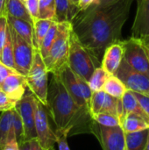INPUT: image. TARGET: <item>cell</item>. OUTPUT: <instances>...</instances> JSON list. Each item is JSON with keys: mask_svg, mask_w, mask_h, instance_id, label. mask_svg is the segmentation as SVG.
I'll return each mask as SVG.
<instances>
[{"mask_svg": "<svg viewBox=\"0 0 149 150\" xmlns=\"http://www.w3.org/2000/svg\"><path fill=\"white\" fill-rule=\"evenodd\" d=\"M91 118L96 123H97L98 125L104 126V127H112L120 126L119 117H117L115 115H112L111 113L100 112V113H97L96 115L91 116Z\"/></svg>", "mask_w": 149, "mask_h": 150, "instance_id": "29", "label": "cell"}, {"mask_svg": "<svg viewBox=\"0 0 149 150\" xmlns=\"http://www.w3.org/2000/svg\"><path fill=\"white\" fill-rule=\"evenodd\" d=\"M137 1H138V0H137Z\"/></svg>", "mask_w": 149, "mask_h": 150, "instance_id": "50", "label": "cell"}, {"mask_svg": "<svg viewBox=\"0 0 149 150\" xmlns=\"http://www.w3.org/2000/svg\"><path fill=\"white\" fill-rule=\"evenodd\" d=\"M16 73H18L16 70H14V69H11V68L7 67V66H5L0 62V86L10 75L16 74Z\"/></svg>", "mask_w": 149, "mask_h": 150, "instance_id": "36", "label": "cell"}, {"mask_svg": "<svg viewBox=\"0 0 149 150\" xmlns=\"http://www.w3.org/2000/svg\"><path fill=\"white\" fill-rule=\"evenodd\" d=\"M96 1H97V0H79L78 6H79L80 11H85V10H87L90 5H92L93 4H95Z\"/></svg>", "mask_w": 149, "mask_h": 150, "instance_id": "38", "label": "cell"}, {"mask_svg": "<svg viewBox=\"0 0 149 150\" xmlns=\"http://www.w3.org/2000/svg\"><path fill=\"white\" fill-rule=\"evenodd\" d=\"M123 58L124 42L119 40L106 47L103 54L101 67L108 73V75H114L118 70Z\"/></svg>", "mask_w": 149, "mask_h": 150, "instance_id": "14", "label": "cell"}, {"mask_svg": "<svg viewBox=\"0 0 149 150\" xmlns=\"http://www.w3.org/2000/svg\"><path fill=\"white\" fill-rule=\"evenodd\" d=\"M34 125L36 138L40 146L45 150H54L56 135L50 126L47 109L37 98L34 102Z\"/></svg>", "mask_w": 149, "mask_h": 150, "instance_id": "6", "label": "cell"}, {"mask_svg": "<svg viewBox=\"0 0 149 150\" xmlns=\"http://www.w3.org/2000/svg\"><path fill=\"white\" fill-rule=\"evenodd\" d=\"M148 129L125 134L126 150H145Z\"/></svg>", "mask_w": 149, "mask_h": 150, "instance_id": "20", "label": "cell"}, {"mask_svg": "<svg viewBox=\"0 0 149 150\" xmlns=\"http://www.w3.org/2000/svg\"><path fill=\"white\" fill-rule=\"evenodd\" d=\"M7 26H8L7 16H0V57H1L2 49H3L5 39H6Z\"/></svg>", "mask_w": 149, "mask_h": 150, "instance_id": "33", "label": "cell"}, {"mask_svg": "<svg viewBox=\"0 0 149 150\" xmlns=\"http://www.w3.org/2000/svg\"><path fill=\"white\" fill-rule=\"evenodd\" d=\"M133 0H119L106 6L90 5L72 20V29L82 45L98 61L107 47L120 40Z\"/></svg>", "mask_w": 149, "mask_h": 150, "instance_id": "1", "label": "cell"}, {"mask_svg": "<svg viewBox=\"0 0 149 150\" xmlns=\"http://www.w3.org/2000/svg\"><path fill=\"white\" fill-rule=\"evenodd\" d=\"M48 74L40 53L35 50L32 66L25 78L29 91L45 106H47Z\"/></svg>", "mask_w": 149, "mask_h": 150, "instance_id": "5", "label": "cell"}, {"mask_svg": "<svg viewBox=\"0 0 149 150\" xmlns=\"http://www.w3.org/2000/svg\"><path fill=\"white\" fill-rule=\"evenodd\" d=\"M0 150H2V149H1V148H0Z\"/></svg>", "mask_w": 149, "mask_h": 150, "instance_id": "48", "label": "cell"}, {"mask_svg": "<svg viewBox=\"0 0 149 150\" xmlns=\"http://www.w3.org/2000/svg\"><path fill=\"white\" fill-rule=\"evenodd\" d=\"M124 60L135 71L149 76V62L141 40L129 38L124 40Z\"/></svg>", "mask_w": 149, "mask_h": 150, "instance_id": "8", "label": "cell"}, {"mask_svg": "<svg viewBox=\"0 0 149 150\" xmlns=\"http://www.w3.org/2000/svg\"><path fill=\"white\" fill-rule=\"evenodd\" d=\"M17 101L9 98L4 91L0 90V112L14 109Z\"/></svg>", "mask_w": 149, "mask_h": 150, "instance_id": "31", "label": "cell"}, {"mask_svg": "<svg viewBox=\"0 0 149 150\" xmlns=\"http://www.w3.org/2000/svg\"><path fill=\"white\" fill-rule=\"evenodd\" d=\"M30 142V150H45L40 144L37 138H33L29 141Z\"/></svg>", "mask_w": 149, "mask_h": 150, "instance_id": "40", "label": "cell"}, {"mask_svg": "<svg viewBox=\"0 0 149 150\" xmlns=\"http://www.w3.org/2000/svg\"><path fill=\"white\" fill-rule=\"evenodd\" d=\"M103 91L115 98L121 99L124 93L126 91V88L122 81L115 75H109L103 87Z\"/></svg>", "mask_w": 149, "mask_h": 150, "instance_id": "23", "label": "cell"}, {"mask_svg": "<svg viewBox=\"0 0 149 150\" xmlns=\"http://www.w3.org/2000/svg\"><path fill=\"white\" fill-rule=\"evenodd\" d=\"M19 150H30V142L29 141H24L18 144Z\"/></svg>", "mask_w": 149, "mask_h": 150, "instance_id": "42", "label": "cell"}, {"mask_svg": "<svg viewBox=\"0 0 149 150\" xmlns=\"http://www.w3.org/2000/svg\"><path fill=\"white\" fill-rule=\"evenodd\" d=\"M119 0H97L95 2V4H93V5L97 6V7H106L109 5H112L117 2H119Z\"/></svg>", "mask_w": 149, "mask_h": 150, "instance_id": "39", "label": "cell"}, {"mask_svg": "<svg viewBox=\"0 0 149 150\" xmlns=\"http://www.w3.org/2000/svg\"><path fill=\"white\" fill-rule=\"evenodd\" d=\"M74 5H76V6H78V3H79V0H69ZM79 7V6H78Z\"/></svg>", "mask_w": 149, "mask_h": 150, "instance_id": "45", "label": "cell"}, {"mask_svg": "<svg viewBox=\"0 0 149 150\" xmlns=\"http://www.w3.org/2000/svg\"><path fill=\"white\" fill-rule=\"evenodd\" d=\"M51 75L46 107L55 125V131L66 133L68 135L91 134L93 120L90 113L83 111L76 104L58 75Z\"/></svg>", "mask_w": 149, "mask_h": 150, "instance_id": "2", "label": "cell"}, {"mask_svg": "<svg viewBox=\"0 0 149 150\" xmlns=\"http://www.w3.org/2000/svg\"><path fill=\"white\" fill-rule=\"evenodd\" d=\"M0 62L4 65L15 69V63H14V58H13V52H12V43H11V33L9 31V28L7 26V33H6V39L2 49V54L0 57Z\"/></svg>", "mask_w": 149, "mask_h": 150, "instance_id": "26", "label": "cell"}, {"mask_svg": "<svg viewBox=\"0 0 149 150\" xmlns=\"http://www.w3.org/2000/svg\"><path fill=\"white\" fill-rule=\"evenodd\" d=\"M54 20L52 19H37L33 22V47L39 50L44 37Z\"/></svg>", "mask_w": 149, "mask_h": 150, "instance_id": "24", "label": "cell"}, {"mask_svg": "<svg viewBox=\"0 0 149 150\" xmlns=\"http://www.w3.org/2000/svg\"><path fill=\"white\" fill-rule=\"evenodd\" d=\"M145 150H149V129H148V140H147V145Z\"/></svg>", "mask_w": 149, "mask_h": 150, "instance_id": "44", "label": "cell"}, {"mask_svg": "<svg viewBox=\"0 0 149 150\" xmlns=\"http://www.w3.org/2000/svg\"><path fill=\"white\" fill-rule=\"evenodd\" d=\"M6 11L7 16L23 19L32 24L33 26L32 19L31 18L29 12L27 11L25 3L21 0H6Z\"/></svg>", "mask_w": 149, "mask_h": 150, "instance_id": "22", "label": "cell"}, {"mask_svg": "<svg viewBox=\"0 0 149 150\" xmlns=\"http://www.w3.org/2000/svg\"><path fill=\"white\" fill-rule=\"evenodd\" d=\"M108 76V73L102 67H97L88 81L91 91L96 92L103 91V87Z\"/></svg>", "mask_w": 149, "mask_h": 150, "instance_id": "25", "label": "cell"}, {"mask_svg": "<svg viewBox=\"0 0 149 150\" xmlns=\"http://www.w3.org/2000/svg\"><path fill=\"white\" fill-rule=\"evenodd\" d=\"M0 16H7L6 0H0Z\"/></svg>", "mask_w": 149, "mask_h": 150, "instance_id": "41", "label": "cell"}, {"mask_svg": "<svg viewBox=\"0 0 149 150\" xmlns=\"http://www.w3.org/2000/svg\"><path fill=\"white\" fill-rule=\"evenodd\" d=\"M133 94H134L141 108L142 109L144 113L148 117L149 119V97L139 94V93H135V92H133Z\"/></svg>", "mask_w": 149, "mask_h": 150, "instance_id": "35", "label": "cell"}, {"mask_svg": "<svg viewBox=\"0 0 149 150\" xmlns=\"http://www.w3.org/2000/svg\"><path fill=\"white\" fill-rule=\"evenodd\" d=\"M72 29L70 22L58 23L57 35L47 55L43 58L47 70L50 74H57L68 59L69 33Z\"/></svg>", "mask_w": 149, "mask_h": 150, "instance_id": "4", "label": "cell"}, {"mask_svg": "<svg viewBox=\"0 0 149 150\" xmlns=\"http://www.w3.org/2000/svg\"><path fill=\"white\" fill-rule=\"evenodd\" d=\"M131 37L142 41L149 37V0H138Z\"/></svg>", "mask_w": 149, "mask_h": 150, "instance_id": "13", "label": "cell"}, {"mask_svg": "<svg viewBox=\"0 0 149 150\" xmlns=\"http://www.w3.org/2000/svg\"></svg>", "mask_w": 149, "mask_h": 150, "instance_id": "49", "label": "cell"}, {"mask_svg": "<svg viewBox=\"0 0 149 150\" xmlns=\"http://www.w3.org/2000/svg\"><path fill=\"white\" fill-rule=\"evenodd\" d=\"M21 1H22V2H24V3L25 2V0H21Z\"/></svg>", "mask_w": 149, "mask_h": 150, "instance_id": "47", "label": "cell"}, {"mask_svg": "<svg viewBox=\"0 0 149 150\" xmlns=\"http://www.w3.org/2000/svg\"><path fill=\"white\" fill-rule=\"evenodd\" d=\"M55 3V18L57 23L72 22L79 13L78 6L74 5L69 0H54Z\"/></svg>", "mask_w": 149, "mask_h": 150, "instance_id": "17", "label": "cell"}, {"mask_svg": "<svg viewBox=\"0 0 149 150\" xmlns=\"http://www.w3.org/2000/svg\"><path fill=\"white\" fill-rule=\"evenodd\" d=\"M120 102H121V112L119 117V122L124 117H126L128 114H136L143 118L149 124L148 117L144 113V112L141 108L133 91L126 90V91L124 93L123 97L121 98Z\"/></svg>", "mask_w": 149, "mask_h": 150, "instance_id": "16", "label": "cell"}, {"mask_svg": "<svg viewBox=\"0 0 149 150\" xmlns=\"http://www.w3.org/2000/svg\"><path fill=\"white\" fill-rule=\"evenodd\" d=\"M12 110L0 112V148L11 139H16L12 130Z\"/></svg>", "mask_w": 149, "mask_h": 150, "instance_id": "19", "label": "cell"}, {"mask_svg": "<svg viewBox=\"0 0 149 150\" xmlns=\"http://www.w3.org/2000/svg\"><path fill=\"white\" fill-rule=\"evenodd\" d=\"M8 28L11 38L15 69L20 75L26 76L32 66L33 54L36 49L23 40L9 24Z\"/></svg>", "mask_w": 149, "mask_h": 150, "instance_id": "7", "label": "cell"}, {"mask_svg": "<svg viewBox=\"0 0 149 150\" xmlns=\"http://www.w3.org/2000/svg\"><path fill=\"white\" fill-rule=\"evenodd\" d=\"M7 21L23 40L33 47V26L32 24L11 16H7Z\"/></svg>", "mask_w": 149, "mask_h": 150, "instance_id": "18", "label": "cell"}, {"mask_svg": "<svg viewBox=\"0 0 149 150\" xmlns=\"http://www.w3.org/2000/svg\"><path fill=\"white\" fill-rule=\"evenodd\" d=\"M0 90L11 99L18 101L27 90L26 78L18 73L11 74L1 84Z\"/></svg>", "mask_w": 149, "mask_h": 150, "instance_id": "15", "label": "cell"}, {"mask_svg": "<svg viewBox=\"0 0 149 150\" xmlns=\"http://www.w3.org/2000/svg\"><path fill=\"white\" fill-rule=\"evenodd\" d=\"M25 5L32 22L37 20L39 16V0H25Z\"/></svg>", "mask_w": 149, "mask_h": 150, "instance_id": "32", "label": "cell"}, {"mask_svg": "<svg viewBox=\"0 0 149 150\" xmlns=\"http://www.w3.org/2000/svg\"><path fill=\"white\" fill-rule=\"evenodd\" d=\"M55 75H58L61 83H63L66 90L68 91V92L69 93L71 98L74 99L76 104L83 111L90 112V109H89V107H88V105H87V104H86V102L83 97L80 86L78 84L76 75L71 70L68 64H66Z\"/></svg>", "mask_w": 149, "mask_h": 150, "instance_id": "12", "label": "cell"}, {"mask_svg": "<svg viewBox=\"0 0 149 150\" xmlns=\"http://www.w3.org/2000/svg\"><path fill=\"white\" fill-rule=\"evenodd\" d=\"M12 130L15 134L16 141L18 144L21 143L22 142L25 141V135H24V127L22 120L17 112L15 109H12Z\"/></svg>", "mask_w": 149, "mask_h": 150, "instance_id": "30", "label": "cell"}, {"mask_svg": "<svg viewBox=\"0 0 149 150\" xmlns=\"http://www.w3.org/2000/svg\"><path fill=\"white\" fill-rule=\"evenodd\" d=\"M57 29H58V23L56 21H53L50 27H49V30L47 31L46 36L44 37L43 40H42V43H41V46L39 49V52L40 53L42 58H45L47 54L49 53V50L56 38V35H57Z\"/></svg>", "mask_w": 149, "mask_h": 150, "instance_id": "27", "label": "cell"}, {"mask_svg": "<svg viewBox=\"0 0 149 150\" xmlns=\"http://www.w3.org/2000/svg\"><path fill=\"white\" fill-rule=\"evenodd\" d=\"M2 150H19L18 149V144L16 141V139H11L8 141L5 145L3 147Z\"/></svg>", "mask_w": 149, "mask_h": 150, "instance_id": "37", "label": "cell"}, {"mask_svg": "<svg viewBox=\"0 0 149 150\" xmlns=\"http://www.w3.org/2000/svg\"><path fill=\"white\" fill-rule=\"evenodd\" d=\"M97 61L92 54L82 45L77 36L71 29L69 33V47H68V65L71 70L85 80L89 81L92 73L97 66Z\"/></svg>", "mask_w": 149, "mask_h": 150, "instance_id": "3", "label": "cell"}, {"mask_svg": "<svg viewBox=\"0 0 149 150\" xmlns=\"http://www.w3.org/2000/svg\"><path fill=\"white\" fill-rule=\"evenodd\" d=\"M91 134L97 138L103 150H126L125 133L120 126L104 127L93 120Z\"/></svg>", "mask_w": 149, "mask_h": 150, "instance_id": "10", "label": "cell"}, {"mask_svg": "<svg viewBox=\"0 0 149 150\" xmlns=\"http://www.w3.org/2000/svg\"><path fill=\"white\" fill-rule=\"evenodd\" d=\"M34 95L27 90L23 97L17 101L14 109L18 113L24 127L25 141H30L36 138V131L34 125Z\"/></svg>", "mask_w": 149, "mask_h": 150, "instance_id": "11", "label": "cell"}, {"mask_svg": "<svg viewBox=\"0 0 149 150\" xmlns=\"http://www.w3.org/2000/svg\"><path fill=\"white\" fill-rule=\"evenodd\" d=\"M39 19L55 18V3L54 0H39Z\"/></svg>", "mask_w": 149, "mask_h": 150, "instance_id": "28", "label": "cell"}, {"mask_svg": "<svg viewBox=\"0 0 149 150\" xmlns=\"http://www.w3.org/2000/svg\"><path fill=\"white\" fill-rule=\"evenodd\" d=\"M114 75L122 81L126 90L149 97V76L133 70L124 59Z\"/></svg>", "mask_w": 149, "mask_h": 150, "instance_id": "9", "label": "cell"}, {"mask_svg": "<svg viewBox=\"0 0 149 150\" xmlns=\"http://www.w3.org/2000/svg\"><path fill=\"white\" fill-rule=\"evenodd\" d=\"M142 41V40H141ZM143 42V41H142ZM143 47H144V49H145V52L147 54V56H148V62H149V46L148 44L144 43L143 42Z\"/></svg>", "mask_w": 149, "mask_h": 150, "instance_id": "43", "label": "cell"}, {"mask_svg": "<svg viewBox=\"0 0 149 150\" xmlns=\"http://www.w3.org/2000/svg\"><path fill=\"white\" fill-rule=\"evenodd\" d=\"M120 127L125 134L149 129L148 122L136 114H128L120 120Z\"/></svg>", "mask_w": 149, "mask_h": 150, "instance_id": "21", "label": "cell"}, {"mask_svg": "<svg viewBox=\"0 0 149 150\" xmlns=\"http://www.w3.org/2000/svg\"><path fill=\"white\" fill-rule=\"evenodd\" d=\"M56 135V143L58 144V149L59 150H70L68 144V134L54 131Z\"/></svg>", "mask_w": 149, "mask_h": 150, "instance_id": "34", "label": "cell"}, {"mask_svg": "<svg viewBox=\"0 0 149 150\" xmlns=\"http://www.w3.org/2000/svg\"><path fill=\"white\" fill-rule=\"evenodd\" d=\"M143 42H144V43H146V44H148V45L149 46V37L148 38V39H147V40H143Z\"/></svg>", "mask_w": 149, "mask_h": 150, "instance_id": "46", "label": "cell"}]
</instances>
